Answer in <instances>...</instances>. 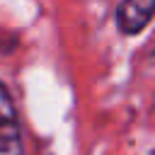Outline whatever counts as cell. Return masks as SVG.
Wrapping results in <instances>:
<instances>
[{
  "label": "cell",
  "mask_w": 155,
  "mask_h": 155,
  "mask_svg": "<svg viewBox=\"0 0 155 155\" xmlns=\"http://www.w3.org/2000/svg\"><path fill=\"white\" fill-rule=\"evenodd\" d=\"M0 155H24L19 119L12 97L7 94L2 82H0Z\"/></svg>",
  "instance_id": "obj_1"
},
{
  "label": "cell",
  "mask_w": 155,
  "mask_h": 155,
  "mask_svg": "<svg viewBox=\"0 0 155 155\" xmlns=\"http://www.w3.org/2000/svg\"><path fill=\"white\" fill-rule=\"evenodd\" d=\"M155 0H124L116 12V24L124 34H138L153 19Z\"/></svg>",
  "instance_id": "obj_2"
}]
</instances>
